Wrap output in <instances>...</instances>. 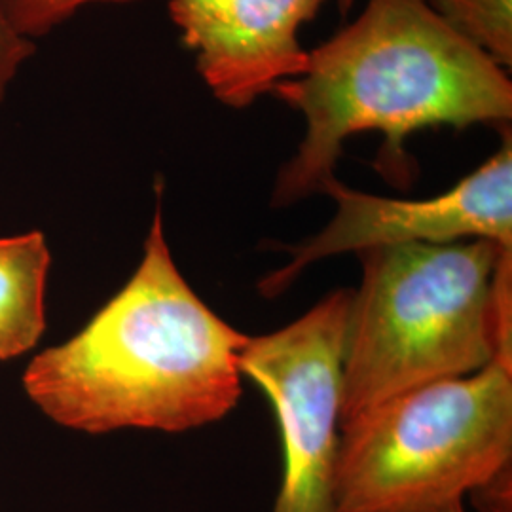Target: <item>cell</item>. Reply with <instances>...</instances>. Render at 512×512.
<instances>
[{
	"instance_id": "6da1fadb",
	"label": "cell",
	"mask_w": 512,
	"mask_h": 512,
	"mask_svg": "<svg viewBox=\"0 0 512 512\" xmlns=\"http://www.w3.org/2000/svg\"><path fill=\"white\" fill-rule=\"evenodd\" d=\"M247 338L184 279L158 202L143 258L128 283L84 329L33 357L23 389L65 429L183 433L236 408Z\"/></svg>"
},
{
	"instance_id": "7a4b0ae2",
	"label": "cell",
	"mask_w": 512,
	"mask_h": 512,
	"mask_svg": "<svg viewBox=\"0 0 512 512\" xmlns=\"http://www.w3.org/2000/svg\"><path fill=\"white\" fill-rule=\"evenodd\" d=\"M272 93L306 122L300 147L277 175L275 207L321 192L355 133L380 131L385 141L376 167L408 184L404 143L414 131L512 118L505 69L444 23L427 0H368L351 25L308 52L306 73L275 84Z\"/></svg>"
},
{
	"instance_id": "3957f363",
	"label": "cell",
	"mask_w": 512,
	"mask_h": 512,
	"mask_svg": "<svg viewBox=\"0 0 512 512\" xmlns=\"http://www.w3.org/2000/svg\"><path fill=\"white\" fill-rule=\"evenodd\" d=\"M340 427L406 391L512 366V249L490 239L357 253Z\"/></svg>"
},
{
	"instance_id": "277c9868",
	"label": "cell",
	"mask_w": 512,
	"mask_h": 512,
	"mask_svg": "<svg viewBox=\"0 0 512 512\" xmlns=\"http://www.w3.org/2000/svg\"><path fill=\"white\" fill-rule=\"evenodd\" d=\"M512 465V366L406 391L340 427L338 512H439Z\"/></svg>"
},
{
	"instance_id": "5b68a950",
	"label": "cell",
	"mask_w": 512,
	"mask_h": 512,
	"mask_svg": "<svg viewBox=\"0 0 512 512\" xmlns=\"http://www.w3.org/2000/svg\"><path fill=\"white\" fill-rule=\"evenodd\" d=\"M351 294H327L300 319L249 336L239 368L266 393L279 425L283 475L274 512L336 511L342 361Z\"/></svg>"
},
{
	"instance_id": "8992f818",
	"label": "cell",
	"mask_w": 512,
	"mask_h": 512,
	"mask_svg": "<svg viewBox=\"0 0 512 512\" xmlns=\"http://www.w3.org/2000/svg\"><path fill=\"white\" fill-rule=\"evenodd\" d=\"M336 202L329 224L313 238L287 247L293 260L266 275L258 289L264 296L285 293L313 262L372 247L408 243H456L490 239L512 249L511 133L490 160L450 190L425 200H393L349 188L336 177L323 190Z\"/></svg>"
},
{
	"instance_id": "52a82bcc",
	"label": "cell",
	"mask_w": 512,
	"mask_h": 512,
	"mask_svg": "<svg viewBox=\"0 0 512 512\" xmlns=\"http://www.w3.org/2000/svg\"><path fill=\"white\" fill-rule=\"evenodd\" d=\"M325 0H169V18L213 95L251 107L275 84L302 76L308 50L298 31Z\"/></svg>"
},
{
	"instance_id": "ba28073f",
	"label": "cell",
	"mask_w": 512,
	"mask_h": 512,
	"mask_svg": "<svg viewBox=\"0 0 512 512\" xmlns=\"http://www.w3.org/2000/svg\"><path fill=\"white\" fill-rule=\"evenodd\" d=\"M50 264L42 232L0 238V361L21 357L40 342Z\"/></svg>"
},
{
	"instance_id": "9c48e42d",
	"label": "cell",
	"mask_w": 512,
	"mask_h": 512,
	"mask_svg": "<svg viewBox=\"0 0 512 512\" xmlns=\"http://www.w3.org/2000/svg\"><path fill=\"white\" fill-rule=\"evenodd\" d=\"M427 4L501 69H511L512 0H427Z\"/></svg>"
},
{
	"instance_id": "30bf717a",
	"label": "cell",
	"mask_w": 512,
	"mask_h": 512,
	"mask_svg": "<svg viewBox=\"0 0 512 512\" xmlns=\"http://www.w3.org/2000/svg\"><path fill=\"white\" fill-rule=\"evenodd\" d=\"M137 0H0V14L27 40L46 37L80 10L93 4H128Z\"/></svg>"
},
{
	"instance_id": "8fae6325",
	"label": "cell",
	"mask_w": 512,
	"mask_h": 512,
	"mask_svg": "<svg viewBox=\"0 0 512 512\" xmlns=\"http://www.w3.org/2000/svg\"><path fill=\"white\" fill-rule=\"evenodd\" d=\"M35 55V42L18 35L0 14V103L6 99L25 63Z\"/></svg>"
},
{
	"instance_id": "7c38bea8",
	"label": "cell",
	"mask_w": 512,
	"mask_h": 512,
	"mask_svg": "<svg viewBox=\"0 0 512 512\" xmlns=\"http://www.w3.org/2000/svg\"><path fill=\"white\" fill-rule=\"evenodd\" d=\"M478 512H512L511 465L471 492Z\"/></svg>"
},
{
	"instance_id": "4fadbf2b",
	"label": "cell",
	"mask_w": 512,
	"mask_h": 512,
	"mask_svg": "<svg viewBox=\"0 0 512 512\" xmlns=\"http://www.w3.org/2000/svg\"><path fill=\"white\" fill-rule=\"evenodd\" d=\"M439 512H465V507H463V501H458V503H454V505H450V507H446V509Z\"/></svg>"
},
{
	"instance_id": "5bb4252c",
	"label": "cell",
	"mask_w": 512,
	"mask_h": 512,
	"mask_svg": "<svg viewBox=\"0 0 512 512\" xmlns=\"http://www.w3.org/2000/svg\"><path fill=\"white\" fill-rule=\"evenodd\" d=\"M338 2H340V10H342V12H344V14H346V12H348L349 6H351V4H353V0H338Z\"/></svg>"
}]
</instances>
